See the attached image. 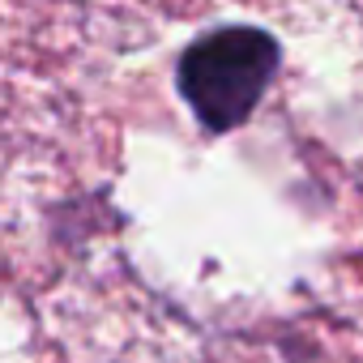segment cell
<instances>
[{"instance_id":"1","label":"cell","mask_w":363,"mask_h":363,"mask_svg":"<svg viewBox=\"0 0 363 363\" xmlns=\"http://www.w3.org/2000/svg\"><path fill=\"white\" fill-rule=\"evenodd\" d=\"M282 69V48L261 26H223L193 39L179 56L175 82L197 124L214 137L252 120Z\"/></svg>"}]
</instances>
